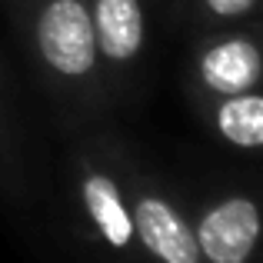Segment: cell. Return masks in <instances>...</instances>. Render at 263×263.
Segmentation results:
<instances>
[{
    "instance_id": "52a82bcc",
    "label": "cell",
    "mask_w": 263,
    "mask_h": 263,
    "mask_svg": "<svg viewBox=\"0 0 263 263\" xmlns=\"http://www.w3.org/2000/svg\"><path fill=\"white\" fill-rule=\"evenodd\" d=\"M37 197L40 186L37 174H33L30 137H27V123L13 100L4 57H0V203H7L20 217H30Z\"/></svg>"
},
{
    "instance_id": "9c48e42d",
    "label": "cell",
    "mask_w": 263,
    "mask_h": 263,
    "mask_svg": "<svg viewBox=\"0 0 263 263\" xmlns=\"http://www.w3.org/2000/svg\"><path fill=\"white\" fill-rule=\"evenodd\" d=\"M257 13H263V0H190V20L200 33L253 24Z\"/></svg>"
},
{
    "instance_id": "8992f818",
    "label": "cell",
    "mask_w": 263,
    "mask_h": 263,
    "mask_svg": "<svg viewBox=\"0 0 263 263\" xmlns=\"http://www.w3.org/2000/svg\"><path fill=\"white\" fill-rule=\"evenodd\" d=\"M97 50L114 107L127 103L143 80L150 50V13L147 0H90Z\"/></svg>"
},
{
    "instance_id": "ba28073f",
    "label": "cell",
    "mask_w": 263,
    "mask_h": 263,
    "mask_svg": "<svg viewBox=\"0 0 263 263\" xmlns=\"http://www.w3.org/2000/svg\"><path fill=\"white\" fill-rule=\"evenodd\" d=\"M203 117L210 123V134L220 143L243 150V154L263 150V87L210 103V107H203Z\"/></svg>"
},
{
    "instance_id": "3957f363",
    "label": "cell",
    "mask_w": 263,
    "mask_h": 263,
    "mask_svg": "<svg viewBox=\"0 0 263 263\" xmlns=\"http://www.w3.org/2000/svg\"><path fill=\"white\" fill-rule=\"evenodd\" d=\"M130 200L143 263H203L193 237L190 203L134 150H130Z\"/></svg>"
},
{
    "instance_id": "5b68a950",
    "label": "cell",
    "mask_w": 263,
    "mask_h": 263,
    "mask_svg": "<svg viewBox=\"0 0 263 263\" xmlns=\"http://www.w3.org/2000/svg\"><path fill=\"white\" fill-rule=\"evenodd\" d=\"M186 87L197 107L263 87V30L253 24L203 30L190 50Z\"/></svg>"
},
{
    "instance_id": "7a4b0ae2",
    "label": "cell",
    "mask_w": 263,
    "mask_h": 263,
    "mask_svg": "<svg viewBox=\"0 0 263 263\" xmlns=\"http://www.w3.org/2000/svg\"><path fill=\"white\" fill-rule=\"evenodd\" d=\"M130 143L107 127L73 134L60 157V220L90 253L143 263L130 200Z\"/></svg>"
},
{
    "instance_id": "6da1fadb",
    "label": "cell",
    "mask_w": 263,
    "mask_h": 263,
    "mask_svg": "<svg viewBox=\"0 0 263 263\" xmlns=\"http://www.w3.org/2000/svg\"><path fill=\"white\" fill-rule=\"evenodd\" d=\"M4 10L60 127L70 137L100 127L114 100L97 50L90 0H4Z\"/></svg>"
},
{
    "instance_id": "277c9868",
    "label": "cell",
    "mask_w": 263,
    "mask_h": 263,
    "mask_svg": "<svg viewBox=\"0 0 263 263\" xmlns=\"http://www.w3.org/2000/svg\"><path fill=\"white\" fill-rule=\"evenodd\" d=\"M190 220L203 263H257L263 257V193L220 183L190 200Z\"/></svg>"
}]
</instances>
